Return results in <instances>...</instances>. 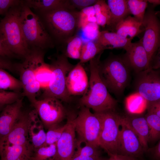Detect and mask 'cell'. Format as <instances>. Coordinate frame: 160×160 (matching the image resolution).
<instances>
[{"label":"cell","instance_id":"6da1fadb","mask_svg":"<svg viewBox=\"0 0 160 160\" xmlns=\"http://www.w3.org/2000/svg\"><path fill=\"white\" fill-rule=\"evenodd\" d=\"M103 52L89 61L88 86L79 101L81 106L91 108L95 113L115 111L117 104V101L109 94L99 75L98 65Z\"/></svg>","mask_w":160,"mask_h":160},{"label":"cell","instance_id":"7a4b0ae2","mask_svg":"<svg viewBox=\"0 0 160 160\" xmlns=\"http://www.w3.org/2000/svg\"><path fill=\"white\" fill-rule=\"evenodd\" d=\"M80 11L63 8L39 13L47 31L55 43L63 45L79 30Z\"/></svg>","mask_w":160,"mask_h":160},{"label":"cell","instance_id":"3957f363","mask_svg":"<svg viewBox=\"0 0 160 160\" xmlns=\"http://www.w3.org/2000/svg\"><path fill=\"white\" fill-rule=\"evenodd\" d=\"M22 3L11 8L0 21V38L14 55L25 58L31 49L25 41L20 25V18Z\"/></svg>","mask_w":160,"mask_h":160},{"label":"cell","instance_id":"277c9868","mask_svg":"<svg viewBox=\"0 0 160 160\" xmlns=\"http://www.w3.org/2000/svg\"><path fill=\"white\" fill-rule=\"evenodd\" d=\"M130 69L122 56L111 54L98 65V72L108 92L121 95L128 85Z\"/></svg>","mask_w":160,"mask_h":160},{"label":"cell","instance_id":"5b68a950","mask_svg":"<svg viewBox=\"0 0 160 160\" xmlns=\"http://www.w3.org/2000/svg\"><path fill=\"white\" fill-rule=\"evenodd\" d=\"M20 22L25 41L30 49L44 50L54 46L39 16L22 1L20 15Z\"/></svg>","mask_w":160,"mask_h":160},{"label":"cell","instance_id":"8992f818","mask_svg":"<svg viewBox=\"0 0 160 160\" xmlns=\"http://www.w3.org/2000/svg\"><path fill=\"white\" fill-rule=\"evenodd\" d=\"M43 51L39 49H31L24 61L18 65L23 94L31 103L37 99L41 89L35 74L39 65L44 61Z\"/></svg>","mask_w":160,"mask_h":160},{"label":"cell","instance_id":"52a82bcc","mask_svg":"<svg viewBox=\"0 0 160 160\" xmlns=\"http://www.w3.org/2000/svg\"><path fill=\"white\" fill-rule=\"evenodd\" d=\"M90 109L81 106L77 116L74 117L73 122L77 135L76 144L85 145L99 147V139L102 127L101 119L96 113H92Z\"/></svg>","mask_w":160,"mask_h":160},{"label":"cell","instance_id":"ba28073f","mask_svg":"<svg viewBox=\"0 0 160 160\" xmlns=\"http://www.w3.org/2000/svg\"><path fill=\"white\" fill-rule=\"evenodd\" d=\"M67 58L63 54L59 55L49 64L52 71V77L41 98L51 97L66 102L71 100V96L66 88V79L68 73L75 65L69 62Z\"/></svg>","mask_w":160,"mask_h":160},{"label":"cell","instance_id":"9c48e42d","mask_svg":"<svg viewBox=\"0 0 160 160\" xmlns=\"http://www.w3.org/2000/svg\"><path fill=\"white\" fill-rule=\"evenodd\" d=\"M96 113L100 118L102 122L99 139V147L104 149L108 154H118L119 127L122 116L115 111Z\"/></svg>","mask_w":160,"mask_h":160},{"label":"cell","instance_id":"30bf717a","mask_svg":"<svg viewBox=\"0 0 160 160\" xmlns=\"http://www.w3.org/2000/svg\"><path fill=\"white\" fill-rule=\"evenodd\" d=\"M31 103L47 129L59 124L67 116L66 110L61 101L55 97L37 99Z\"/></svg>","mask_w":160,"mask_h":160},{"label":"cell","instance_id":"8fae6325","mask_svg":"<svg viewBox=\"0 0 160 160\" xmlns=\"http://www.w3.org/2000/svg\"><path fill=\"white\" fill-rule=\"evenodd\" d=\"M152 5L145 11L142 23L144 33L141 39L149 57L150 63L160 46V22Z\"/></svg>","mask_w":160,"mask_h":160},{"label":"cell","instance_id":"7c38bea8","mask_svg":"<svg viewBox=\"0 0 160 160\" xmlns=\"http://www.w3.org/2000/svg\"><path fill=\"white\" fill-rule=\"evenodd\" d=\"M137 92L147 103L160 100V77L159 71L149 68L137 73Z\"/></svg>","mask_w":160,"mask_h":160},{"label":"cell","instance_id":"4fadbf2b","mask_svg":"<svg viewBox=\"0 0 160 160\" xmlns=\"http://www.w3.org/2000/svg\"><path fill=\"white\" fill-rule=\"evenodd\" d=\"M74 117L73 116L67 117L64 129L56 143L57 151L54 160H71L75 152L77 140Z\"/></svg>","mask_w":160,"mask_h":160},{"label":"cell","instance_id":"5bb4252c","mask_svg":"<svg viewBox=\"0 0 160 160\" xmlns=\"http://www.w3.org/2000/svg\"><path fill=\"white\" fill-rule=\"evenodd\" d=\"M124 49L126 52L122 57L130 70L137 73L149 68V57L141 39L136 42H131Z\"/></svg>","mask_w":160,"mask_h":160},{"label":"cell","instance_id":"9a60e30c","mask_svg":"<svg viewBox=\"0 0 160 160\" xmlns=\"http://www.w3.org/2000/svg\"><path fill=\"white\" fill-rule=\"evenodd\" d=\"M120 126L118 154L136 158L140 157L144 151L137 136L121 119Z\"/></svg>","mask_w":160,"mask_h":160},{"label":"cell","instance_id":"2e32d148","mask_svg":"<svg viewBox=\"0 0 160 160\" xmlns=\"http://www.w3.org/2000/svg\"><path fill=\"white\" fill-rule=\"evenodd\" d=\"M28 112L22 111L10 132L0 137V142L14 145H31L28 138Z\"/></svg>","mask_w":160,"mask_h":160},{"label":"cell","instance_id":"e0dca14e","mask_svg":"<svg viewBox=\"0 0 160 160\" xmlns=\"http://www.w3.org/2000/svg\"><path fill=\"white\" fill-rule=\"evenodd\" d=\"M87 76L82 64L79 62L68 73L66 79L67 91L70 96L83 95L88 86Z\"/></svg>","mask_w":160,"mask_h":160},{"label":"cell","instance_id":"ac0fdd59","mask_svg":"<svg viewBox=\"0 0 160 160\" xmlns=\"http://www.w3.org/2000/svg\"><path fill=\"white\" fill-rule=\"evenodd\" d=\"M122 121L130 128L137 136L144 151L148 148L149 128L144 116L139 114L122 116Z\"/></svg>","mask_w":160,"mask_h":160},{"label":"cell","instance_id":"d6986e66","mask_svg":"<svg viewBox=\"0 0 160 160\" xmlns=\"http://www.w3.org/2000/svg\"><path fill=\"white\" fill-rule=\"evenodd\" d=\"M22 99L5 106L0 114V137L11 131L22 112Z\"/></svg>","mask_w":160,"mask_h":160},{"label":"cell","instance_id":"ffe728a7","mask_svg":"<svg viewBox=\"0 0 160 160\" xmlns=\"http://www.w3.org/2000/svg\"><path fill=\"white\" fill-rule=\"evenodd\" d=\"M44 127L36 110L34 109L28 112V138L34 149L42 146L45 142L46 132Z\"/></svg>","mask_w":160,"mask_h":160},{"label":"cell","instance_id":"44dd1931","mask_svg":"<svg viewBox=\"0 0 160 160\" xmlns=\"http://www.w3.org/2000/svg\"><path fill=\"white\" fill-rule=\"evenodd\" d=\"M32 145H14L0 142V160H31Z\"/></svg>","mask_w":160,"mask_h":160},{"label":"cell","instance_id":"7402d4cb","mask_svg":"<svg viewBox=\"0 0 160 160\" xmlns=\"http://www.w3.org/2000/svg\"><path fill=\"white\" fill-rule=\"evenodd\" d=\"M107 4L111 13V18L106 25L109 30L115 32L117 25L129 15L127 0H108Z\"/></svg>","mask_w":160,"mask_h":160},{"label":"cell","instance_id":"603a6c76","mask_svg":"<svg viewBox=\"0 0 160 160\" xmlns=\"http://www.w3.org/2000/svg\"><path fill=\"white\" fill-rule=\"evenodd\" d=\"M142 23L134 17L129 16L121 21L116 26L115 32L121 37L126 39L128 36L132 39L144 31L141 28Z\"/></svg>","mask_w":160,"mask_h":160},{"label":"cell","instance_id":"cb8c5ba5","mask_svg":"<svg viewBox=\"0 0 160 160\" xmlns=\"http://www.w3.org/2000/svg\"><path fill=\"white\" fill-rule=\"evenodd\" d=\"M132 40L129 38H123L116 32H110L106 30L99 32L95 41L103 47L109 46L113 49H124L132 42Z\"/></svg>","mask_w":160,"mask_h":160},{"label":"cell","instance_id":"d4e9b609","mask_svg":"<svg viewBox=\"0 0 160 160\" xmlns=\"http://www.w3.org/2000/svg\"><path fill=\"white\" fill-rule=\"evenodd\" d=\"M23 1L24 5L39 13L68 8V0H26Z\"/></svg>","mask_w":160,"mask_h":160},{"label":"cell","instance_id":"484cf974","mask_svg":"<svg viewBox=\"0 0 160 160\" xmlns=\"http://www.w3.org/2000/svg\"><path fill=\"white\" fill-rule=\"evenodd\" d=\"M110 47H105L95 41H89L83 44L81 49L79 63L81 64L90 61L95 56L107 49H112Z\"/></svg>","mask_w":160,"mask_h":160},{"label":"cell","instance_id":"4316f807","mask_svg":"<svg viewBox=\"0 0 160 160\" xmlns=\"http://www.w3.org/2000/svg\"><path fill=\"white\" fill-rule=\"evenodd\" d=\"M83 44L82 39L76 35L69 39L63 45L65 47L63 54L67 57L79 60Z\"/></svg>","mask_w":160,"mask_h":160},{"label":"cell","instance_id":"83f0119b","mask_svg":"<svg viewBox=\"0 0 160 160\" xmlns=\"http://www.w3.org/2000/svg\"><path fill=\"white\" fill-rule=\"evenodd\" d=\"M93 7L97 24L105 27L109 23L111 18V13L107 4L105 0H97Z\"/></svg>","mask_w":160,"mask_h":160},{"label":"cell","instance_id":"f1b7e54d","mask_svg":"<svg viewBox=\"0 0 160 160\" xmlns=\"http://www.w3.org/2000/svg\"><path fill=\"white\" fill-rule=\"evenodd\" d=\"M126 102L127 108L130 113L139 114L146 108V100L137 92L128 96Z\"/></svg>","mask_w":160,"mask_h":160},{"label":"cell","instance_id":"f546056e","mask_svg":"<svg viewBox=\"0 0 160 160\" xmlns=\"http://www.w3.org/2000/svg\"><path fill=\"white\" fill-rule=\"evenodd\" d=\"M52 75V71L49 64L44 61L41 63L37 67L35 77L37 82L41 88L45 89L49 86Z\"/></svg>","mask_w":160,"mask_h":160},{"label":"cell","instance_id":"4dcf8cb0","mask_svg":"<svg viewBox=\"0 0 160 160\" xmlns=\"http://www.w3.org/2000/svg\"><path fill=\"white\" fill-rule=\"evenodd\" d=\"M22 88L21 83L2 68H0V90H17Z\"/></svg>","mask_w":160,"mask_h":160},{"label":"cell","instance_id":"1f68e13d","mask_svg":"<svg viewBox=\"0 0 160 160\" xmlns=\"http://www.w3.org/2000/svg\"><path fill=\"white\" fill-rule=\"evenodd\" d=\"M56 151V143L44 144L34 149L31 160H54Z\"/></svg>","mask_w":160,"mask_h":160},{"label":"cell","instance_id":"d6a6232c","mask_svg":"<svg viewBox=\"0 0 160 160\" xmlns=\"http://www.w3.org/2000/svg\"><path fill=\"white\" fill-rule=\"evenodd\" d=\"M144 116L149 128V142L156 141L160 137V117L148 112Z\"/></svg>","mask_w":160,"mask_h":160},{"label":"cell","instance_id":"836d02e7","mask_svg":"<svg viewBox=\"0 0 160 160\" xmlns=\"http://www.w3.org/2000/svg\"><path fill=\"white\" fill-rule=\"evenodd\" d=\"M130 13L140 22L142 23L146 9L148 6L147 0H127Z\"/></svg>","mask_w":160,"mask_h":160},{"label":"cell","instance_id":"e575fe53","mask_svg":"<svg viewBox=\"0 0 160 160\" xmlns=\"http://www.w3.org/2000/svg\"><path fill=\"white\" fill-rule=\"evenodd\" d=\"M91 23H96L93 5L84 8L80 11L78 25L79 29H83L88 24Z\"/></svg>","mask_w":160,"mask_h":160},{"label":"cell","instance_id":"d590c367","mask_svg":"<svg viewBox=\"0 0 160 160\" xmlns=\"http://www.w3.org/2000/svg\"><path fill=\"white\" fill-rule=\"evenodd\" d=\"M65 127V125L60 126L58 124L49 128L46 132V141L44 144L50 145L56 143L60 138Z\"/></svg>","mask_w":160,"mask_h":160},{"label":"cell","instance_id":"8d00e7d4","mask_svg":"<svg viewBox=\"0 0 160 160\" xmlns=\"http://www.w3.org/2000/svg\"><path fill=\"white\" fill-rule=\"evenodd\" d=\"M20 96L17 92L0 90V106L12 103L20 98Z\"/></svg>","mask_w":160,"mask_h":160},{"label":"cell","instance_id":"74e56055","mask_svg":"<svg viewBox=\"0 0 160 160\" xmlns=\"http://www.w3.org/2000/svg\"><path fill=\"white\" fill-rule=\"evenodd\" d=\"M97 0H68L69 9L80 11L86 7L93 5Z\"/></svg>","mask_w":160,"mask_h":160},{"label":"cell","instance_id":"f35d334b","mask_svg":"<svg viewBox=\"0 0 160 160\" xmlns=\"http://www.w3.org/2000/svg\"><path fill=\"white\" fill-rule=\"evenodd\" d=\"M22 1L0 0V15L6 14L11 8L20 5Z\"/></svg>","mask_w":160,"mask_h":160},{"label":"cell","instance_id":"ab89813d","mask_svg":"<svg viewBox=\"0 0 160 160\" xmlns=\"http://www.w3.org/2000/svg\"><path fill=\"white\" fill-rule=\"evenodd\" d=\"M100 156H94L75 151L71 160H102Z\"/></svg>","mask_w":160,"mask_h":160},{"label":"cell","instance_id":"60d3db41","mask_svg":"<svg viewBox=\"0 0 160 160\" xmlns=\"http://www.w3.org/2000/svg\"><path fill=\"white\" fill-rule=\"evenodd\" d=\"M147 112L155 114L160 117V100L147 103Z\"/></svg>","mask_w":160,"mask_h":160},{"label":"cell","instance_id":"b9f144b4","mask_svg":"<svg viewBox=\"0 0 160 160\" xmlns=\"http://www.w3.org/2000/svg\"><path fill=\"white\" fill-rule=\"evenodd\" d=\"M146 152L150 153L152 156L156 160H160V141L157 144L153 147L148 148Z\"/></svg>","mask_w":160,"mask_h":160},{"label":"cell","instance_id":"7bdbcfd3","mask_svg":"<svg viewBox=\"0 0 160 160\" xmlns=\"http://www.w3.org/2000/svg\"><path fill=\"white\" fill-rule=\"evenodd\" d=\"M160 48L151 60L149 64V68L156 70L160 67Z\"/></svg>","mask_w":160,"mask_h":160},{"label":"cell","instance_id":"ee69618b","mask_svg":"<svg viewBox=\"0 0 160 160\" xmlns=\"http://www.w3.org/2000/svg\"><path fill=\"white\" fill-rule=\"evenodd\" d=\"M13 65L6 57L0 56V68L10 71L13 70Z\"/></svg>","mask_w":160,"mask_h":160},{"label":"cell","instance_id":"f6af8a7d","mask_svg":"<svg viewBox=\"0 0 160 160\" xmlns=\"http://www.w3.org/2000/svg\"><path fill=\"white\" fill-rule=\"evenodd\" d=\"M14 55L7 48L0 38V56L7 58L11 57Z\"/></svg>","mask_w":160,"mask_h":160},{"label":"cell","instance_id":"bcb514c9","mask_svg":"<svg viewBox=\"0 0 160 160\" xmlns=\"http://www.w3.org/2000/svg\"><path fill=\"white\" fill-rule=\"evenodd\" d=\"M110 157L108 160H137L136 158L120 154H108Z\"/></svg>","mask_w":160,"mask_h":160},{"label":"cell","instance_id":"7dc6e473","mask_svg":"<svg viewBox=\"0 0 160 160\" xmlns=\"http://www.w3.org/2000/svg\"><path fill=\"white\" fill-rule=\"evenodd\" d=\"M147 1L150 4H152V5L154 7L159 4L160 3V1L159 0H147Z\"/></svg>","mask_w":160,"mask_h":160},{"label":"cell","instance_id":"c3c4849f","mask_svg":"<svg viewBox=\"0 0 160 160\" xmlns=\"http://www.w3.org/2000/svg\"><path fill=\"white\" fill-rule=\"evenodd\" d=\"M4 106H0V111L2 109Z\"/></svg>","mask_w":160,"mask_h":160},{"label":"cell","instance_id":"681fc988","mask_svg":"<svg viewBox=\"0 0 160 160\" xmlns=\"http://www.w3.org/2000/svg\"><path fill=\"white\" fill-rule=\"evenodd\" d=\"M102 160H103V159H102Z\"/></svg>","mask_w":160,"mask_h":160},{"label":"cell","instance_id":"f907efd6","mask_svg":"<svg viewBox=\"0 0 160 160\" xmlns=\"http://www.w3.org/2000/svg\"></svg>","mask_w":160,"mask_h":160}]
</instances>
